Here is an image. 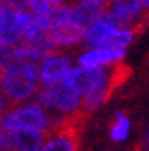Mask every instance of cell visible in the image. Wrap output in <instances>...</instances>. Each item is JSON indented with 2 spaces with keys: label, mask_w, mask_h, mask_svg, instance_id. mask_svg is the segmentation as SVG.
Wrapping results in <instances>:
<instances>
[{
  "label": "cell",
  "mask_w": 149,
  "mask_h": 151,
  "mask_svg": "<svg viewBox=\"0 0 149 151\" xmlns=\"http://www.w3.org/2000/svg\"><path fill=\"white\" fill-rule=\"evenodd\" d=\"M129 76V68L123 65H114L109 68H74L64 81L83 96V111L92 112L103 105L110 94L125 81Z\"/></svg>",
  "instance_id": "obj_1"
},
{
  "label": "cell",
  "mask_w": 149,
  "mask_h": 151,
  "mask_svg": "<svg viewBox=\"0 0 149 151\" xmlns=\"http://www.w3.org/2000/svg\"><path fill=\"white\" fill-rule=\"evenodd\" d=\"M39 66L37 63L13 61L4 66L0 74V92L4 94L9 107H17L20 101L32 98L39 90Z\"/></svg>",
  "instance_id": "obj_2"
},
{
  "label": "cell",
  "mask_w": 149,
  "mask_h": 151,
  "mask_svg": "<svg viewBox=\"0 0 149 151\" xmlns=\"http://www.w3.org/2000/svg\"><path fill=\"white\" fill-rule=\"evenodd\" d=\"M87 114L88 112L79 111L76 114H64L54 120V125L44 133V144L39 151H79Z\"/></svg>",
  "instance_id": "obj_3"
},
{
  "label": "cell",
  "mask_w": 149,
  "mask_h": 151,
  "mask_svg": "<svg viewBox=\"0 0 149 151\" xmlns=\"http://www.w3.org/2000/svg\"><path fill=\"white\" fill-rule=\"evenodd\" d=\"M136 29L120 28L110 20L107 15H103L100 20H96L92 26L85 32V42L90 48H114V50H125L135 41Z\"/></svg>",
  "instance_id": "obj_4"
},
{
  "label": "cell",
  "mask_w": 149,
  "mask_h": 151,
  "mask_svg": "<svg viewBox=\"0 0 149 151\" xmlns=\"http://www.w3.org/2000/svg\"><path fill=\"white\" fill-rule=\"evenodd\" d=\"M54 125V120L44 107L39 103H29L22 107H13L0 118V127L4 131H17V129H28V131H41L46 133Z\"/></svg>",
  "instance_id": "obj_5"
},
{
  "label": "cell",
  "mask_w": 149,
  "mask_h": 151,
  "mask_svg": "<svg viewBox=\"0 0 149 151\" xmlns=\"http://www.w3.org/2000/svg\"><path fill=\"white\" fill-rule=\"evenodd\" d=\"M35 96L41 107L63 112V116L83 111V96L66 81L52 87H41Z\"/></svg>",
  "instance_id": "obj_6"
},
{
  "label": "cell",
  "mask_w": 149,
  "mask_h": 151,
  "mask_svg": "<svg viewBox=\"0 0 149 151\" xmlns=\"http://www.w3.org/2000/svg\"><path fill=\"white\" fill-rule=\"evenodd\" d=\"M145 9L140 0H109L105 15L120 28L136 29L145 19Z\"/></svg>",
  "instance_id": "obj_7"
},
{
  "label": "cell",
  "mask_w": 149,
  "mask_h": 151,
  "mask_svg": "<svg viewBox=\"0 0 149 151\" xmlns=\"http://www.w3.org/2000/svg\"><path fill=\"white\" fill-rule=\"evenodd\" d=\"M72 61L63 54H50L39 66V81L42 87H52L63 83L72 72Z\"/></svg>",
  "instance_id": "obj_8"
},
{
  "label": "cell",
  "mask_w": 149,
  "mask_h": 151,
  "mask_svg": "<svg viewBox=\"0 0 149 151\" xmlns=\"http://www.w3.org/2000/svg\"><path fill=\"white\" fill-rule=\"evenodd\" d=\"M123 57H125V50L90 48L77 57V63L83 68H109V66L120 65Z\"/></svg>",
  "instance_id": "obj_9"
},
{
  "label": "cell",
  "mask_w": 149,
  "mask_h": 151,
  "mask_svg": "<svg viewBox=\"0 0 149 151\" xmlns=\"http://www.w3.org/2000/svg\"><path fill=\"white\" fill-rule=\"evenodd\" d=\"M7 151H39L44 144V133L41 131H6Z\"/></svg>",
  "instance_id": "obj_10"
},
{
  "label": "cell",
  "mask_w": 149,
  "mask_h": 151,
  "mask_svg": "<svg viewBox=\"0 0 149 151\" xmlns=\"http://www.w3.org/2000/svg\"><path fill=\"white\" fill-rule=\"evenodd\" d=\"M72 7H74V22L87 29L105 15L107 2L105 0H77Z\"/></svg>",
  "instance_id": "obj_11"
},
{
  "label": "cell",
  "mask_w": 149,
  "mask_h": 151,
  "mask_svg": "<svg viewBox=\"0 0 149 151\" xmlns=\"http://www.w3.org/2000/svg\"><path fill=\"white\" fill-rule=\"evenodd\" d=\"M19 42H22L19 13L13 11L11 7H7L6 15L2 17V20H0V44H2V46L15 48Z\"/></svg>",
  "instance_id": "obj_12"
},
{
  "label": "cell",
  "mask_w": 149,
  "mask_h": 151,
  "mask_svg": "<svg viewBox=\"0 0 149 151\" xmlns=\"http://www.w3.org/2000/svg\"><path fill=\"white\" fill-rule=\"evenodd\" d=\"M85 32L87 29L76 24V22H68V24L52 28L48 33L57 44V48H61V46H74V44L85 41Z\"/></svg>",
  "instance_id": "obj_13"
},
{
  "label": "cell",
  "mask_w": 149,
  "mask_h": 151,
  "mask_svg": "<svg viewBox=\"0 0 149 151\" xmlns=\"http://www.w3.org/2000/svg\"><path fill=\"white\" fill-rule=\"evenodd\" d=\"M46 22H48V28H55V26H63V24H68V22H74V7L64 4V6H59L54 7L48 15H46Z\"/></svg>",
  "instance_id": "obj_14"
},
{
  "label": "cell",
  "mask_w": 149,
  "mask_h": 151,
  "mask_svg": "<svg viewBox=\"0 0 149 151\" xmlns=\"http://www.w3.org/2000/svg\"><path fill=\"white\" fill-rule=\"evenodd\" d=\"M129 129H131L129 118L125 114H122V112H118L114 116V120H112V124H110V138L114 142H122V140L127 138Z\"/></svg>",
  "instance_id": "obj_15"
},
{
  "label": "cell",
  "mask_w": 149,
  "mask_h": 151,
  "mask_svg": "<svg viewBox=\"0 0 149 151\" xmlns=\"http://www.w3.org/2000/svg\"><path fill=\"white\" fill-rule=\"evenodd\" d=\"M52 9H54V6L50 0H32L29 2V11L37 17H46Z\"/></svg>",
  "instance_id": "obj_16"
},
{
  "label": "cell",
  "mask_w": 149,
  "mask_h": 151,
  "mask_svg": "<svg viewBox=\"0 0 149 151\" xmlns=\"http://www.w3.org/2000/svg\"><path fill=\"white\" fill-rule=\"evenodd\" d=\"M29 2L32 0H4V4L13 11H29Z\"/></svg>",
  "instance_id": "obj_17"
},
{
  "label": "cell",
  "mask_w": 149,
  "mask_h": 151,
  "mask_svg": "<svg viewBox=\"0 0 149 151\" xmlns=\"http://www.w3.org/2000/svg\"><path fill=\"white\" fill-rule=\"evenodd\" d=\"M9 109H11V107H9V103H7V100L4 98V94L0 92V118H2Z\"/></svg>",
  "instance_id": "obj_18"
},
{
  "label": "cell",
  "mask_w": 149,
  "mask_h": 151,
  "mask_svg": "<svg viewBox=\"0 0 149 151\" xmlns=\"http://www.w3.org/2000/svg\"><path fill=\"white\" fill-rule=\"evenodd\" d=\"M0 151H7V144H6V131L0 127Z\"/></svg>",
  "instance_id": "obj_19"
},
{
  "label": "cell",
  "mask_w": 149,
  "mask_h": 151,
  "mask_svg": "<svg viewBox=\"0 0 149 151\" xmlns=\"http://www.w3.org/2000/svg\"><path fill=\"white\" fill-rule=\"evenodd\" d=\"M50 2H52V6H54V7H59V6H64L66 0H50Z\"/></svg>",
  "instance_id": "obj_20"
},
{
  "label": "cell",
  "mask_w": 149,
  "mask_h": 151,
  "mask_svg": "<svg viewBox=\"0 0 149 151\" xmlns=\"http://www.w3.org/2000/svg\"><path fill=\"white\" fill-rule=\"evenodd\" d=\"M140 2H142V6H144V9L149 13V0H140Z\"/></svg>",
  "instance_id": "obj_21"
},
{
  "label": "cell",
  "mask_w": 149,
  "mask_h": 151,
  "mask_svg": "<svg viewBox=\"0 0 149 151\" xmlns=\"http://www.w3.org/2000/svg\"><path fill=\"white\" fill-rule=\"evenodd\" d=\"M2 70H4V66H2V65H0V74H2Z\"/></svg>",
  "instance_id": "obj_22"
},
{
  "label": "cell",
  "mask_w": 149,
  "mask_h": 151,
  "mask_svg": "<svg viewBox=\"0 0 149 151\" xmlns=\"http://www.w3.org/2000/svg\"><path fill=\"white\" fill-rule=\"evenodd\" d=\"M147 140H149V134H147Z\"/></svg>",
  "instance_id": "obj_23"
},
{
  "label": "cell",
  "mask_w": 149,
  "mask_h": 151,
  "mask_svg": "<svg viewBox=\"0 0 149 151\" xmlns=\"http://www.w3.org/2000/svg\"><path fill=\"white\" fill-rule=\"evenodd\" d=\"M135 151H140V149H135Z\"/></svg>",
  "instance_id": "obj_24"
},
{
  "label": "cell",
  "mask_w": 149,
  "mask_h": 151,
  "mask_svg": "<svg viewBox=\"0 0 149 151\" xmlns=\"http://www.w3.org/2000/svg\"><path fill=\"white\" fill-rule=\"evenodd\" d=\"M105 2H109V0H105Z\"/></svg>",
  "instance_id": "obj_25"
}]
</instances>
